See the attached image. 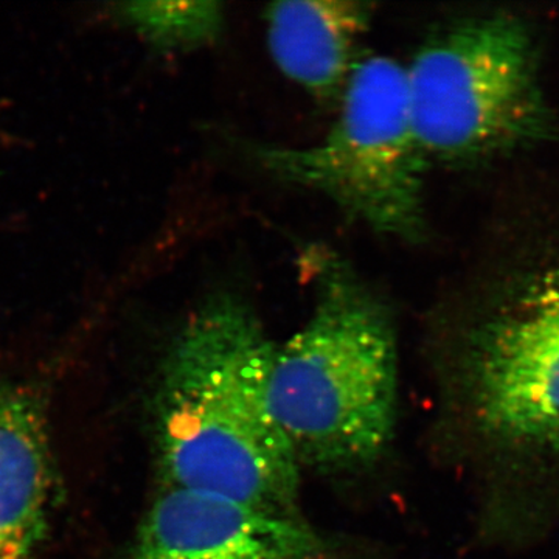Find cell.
I'll use <instances>...</instances> for the list:
<instances>
[{
    "label": "cell",
    "mask_w": 559,
    "mask_h": 559,
    "mask_svg": "<svg viewBox=\"0 0 559 559\" xmlns=\"http://www.w3.org/2000/svg\"><path fill=\"white\" fill-rule=\"evenodd\" d=\"M277 345L237 294L209 297L173 340L157 393L167 488L297 513L301 466L271 407Z\"/></svg>",
    "instance_id": "1"
},
{
    "label": "cell",
    "mask_w": 559,
    "mask_h": 559,
    "mask_svg": "<svg viewBox=\"0 0 559 559\" xmlns=\"http://www.w3.org/2000/svg\"><path fill=\"white\" fill-rule=\"evenodd\" d=\"M371 3L286 0L264 11L267 49L280 72L319 100H341L358 66L360 39L373 20Z\"/></svg>",
    "instance_id": "6"
},
{
    "label": "cell",
    "mask_w": 559,
    "mask_h": 559,
    "mask_svg": "<svg viewBox=\"0 0 559 559\" xmlns=\"http://www.w3.org/2000/svg\"><path fill=\"white\" fill-rule=\"evenodd\" d=\"M340 102V116L318 143L250 145L253 160L378 234L425 240L429 162L412 119L406 68L388 57L359 60Z\"/></svg>",
    "instance_id": "4"
},
{
    "label": "cell",
    "mask_w": 559,
    "mask_h": 559,
    "mask_svg": "<svg viewBox=\"0 0 559 559\" xmlns=\"http://www.w3.org/2000/svg\"><path fill=\"white\" fill-rule=\"evenodd\" d=\"M50 451L28 390L0 381V559H31L47 524Z\"/></svg>",
    "instance_id": "7"
},
{
    "label": "cell",
    "mask_w": 559,
    "mask_h": 559,
    "mask_svg": "<svg viewBox=\"0 0 559 559\" xmlns=\"http://www.w3.org/2000/svg\"><path fill=\"white\" fill-rule=\"evenodd\" d=\"M406 72L412 119L429 164L473 167L558 138L538 38L521 14L463 17L430 38Z\"/></svg>",
    "instance_id": "3"
},
{
    "label": "cell",
    "mask_w": 559,
    "mask_h": 559,
    "mask_svg": "<svg viewBox=\"0 0 559 559\" xmlns=\"http://www.w3.org/2000/svg\"><path fill=\"white\" fill-rule=\"evenodd\" d=\"M310 318L272 364V412L301 468L359 469L381 457L399 414V340L384 300L347 260L319 250Z\"/></svg>",
    "instance_id": "2"
},
{
    "label": "cell",
    "mask_w": 559,
    "mask_h": 559,
    "mask_svg": "<svg viewBox=\"0 0 559 559\" xmlns=\"http://www.w3.org/2000/svg\"><path fill=\"white\" fill-rule=\"evenodd\" d=\"M120 25L160 51H189L212 46L226 27L221 2H120L110 7Z\"/></svg>",
    "instance_id": "8"
},
{
    "label": "cell",
    "mask_w": 559,
    "mask_h": 559,
    "mask_svg": "<svg viewBox=\"0 0 559 559\" xmlns=\"http://www.w3.org/2000/svg\"><path fill=\"white\" fill-rule=\"evenodd\" d=\"M131 559H337L301 520L234 500L167 488L140 525Z\"/></svg>",
    "instance_id": "5"
}]
</instances>
